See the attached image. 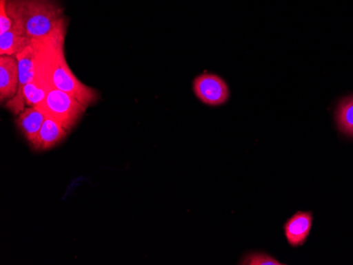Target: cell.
Wrapping results in <instances>:
<instances>
[{"mask_svg":"<svg viewBox=\"0 0 353 265\" xmlns=\"http://www.w3.org/2000/svg\"><path fill=\"white\" fill-rule=\"evenodd\" d=\"M67 25L41 41H32L43 61L46 72L53 88L67 92L88 108L99 100V93L75 76L65 56Z\"/></svg>","mask_w":353,"mask_h":265,"instance_id":"6da1fadb","label":"cell"},{"mask_svg":"<svg viewBox=\"0 0 353 265\" xmlns=\"http://www.w3.org/2000/svg\"><path fill=\"white\" fill-rule=\"evenodd\" d=\"M14 21L31 41H41L66 25L63 9L54 0H6Z\"/></svg>","mask_w":353,"mask_h":265,"instance_id":"7a4b0ae2","label":"cell"},{"mask_svg":"<svg viewBox=\"0 0 353 265\" xmlns=\"http://www.w3.org/2000/svg\"><path fill=\"white\" fill-rule=\"evenodd\" d=\"M46 114L59 120L67 131H71L86 112L87 107L67 92L51 88L41 104L37 105Z\"/></svg>","mask_w":353,"mask_h":265,"instance_id":"3957f363","label":"cell"},{"mask_svg":"<svg viewBox=\"0 0 353 265\" xmlns=\"http://www.w3.org/2000/svg\"><path fill=\"white\" fill-rule=\"evenodd\" d=\"M196 96L208 106H220L230 98V89L221 77L215 74L199 75L192 84Z\"/></svg>","mask_w":353,"mask_h":265,"instance_id":"277c9868","label":"cell"},{"mask_svg":"<svg viewBox=\"0 0 353 265\" xmlns=\"http://www.w3.org/2000/svg\"><path fill=\"white\" fill-rule=\"evenodd\" d=\"M19 63L15 56H0V100L9 102L19 92Z\"/></svg>","mask_w":353,"mask_h":265,"instance_id":"5b68a950","label":"cell"},{"mask_svg":"<svg viewBox=\"0 0 353 265\" xmlns=\"http://www.w3.org/2000/svg\"><path fill=\"white\" fill-rule=\"evenodd\" d=\"M46 116L47 114L39 106L28 107L19 114L17 126L32 146L37 141Z\"/></svg>","mask_w":353,"mask_h":265,"instance_id":"8992f818","label":"cell"},{"mask_svg":"<svg viewBox=\"0 0 353 265\" xmlns=\"http://www.w3.org/2000/svg\"><path fill=\"white\" fill-rule=\"evenodd\" d=\"M312 227V213L299 211L285 222V235L292 246H301L306 241Z\"/></svg>","mask_w":353,"mask_h":265,"instance_id":"52a82bcc","label":"cell"},{"mask_svg":"<svg viewBox=\"0 0 353 265\" xmlns=\"http://www.w3.org/2000/svg\"><path fill=\"white\" fill-rule=\"evenodd\" d=\"M68 131L61 126L59 120L47 114L45 122L41 126L34 145L35 150H48L61 143L66 138Z\"/></svg>","mask_w":353,"mask_h":265,"instance_id":"ba28073f","label":"cell"},{"mask_svg":"<svg viewBox=\"0 0 353 265\" xmlns=\"http://www.w3.org/2000/svg\"><path fill=\"white\" fill-rule=\"evenodd\" d=\"M31 41L19 25H14L12 29L0 33V55L16 56L28 47Z\"/></svg>","mask_w":353,"mask_h":265,"instance_id":"9c48e42d","label":"cell"},{"mask_svg":"<svg viewBox=\"0 0 353 265\" xmlns=\"http://www.w3.org/2000/svg\"><path fill=\"white\" fill-rule=\"evenodd\" d=\"M15 57L19 63V88L15 98L12 100H17L21 96L23 89L33 80L34 76L37 53H35L34 45H32V41Z\"/></svg>","mask_w":353,"mask_h":265,"instance_id":"30bf717a","label":"cell"},{"mask_svg":"<svg viewBox=\"0 0 353 265\" xmlns=\"http://www.w3.org/2000/svg\"><path fill=\"white\" fill-rule=\"evenodd\" d=\"M336 122L341 131L353 136V96L341 100L336 110Z\"/></svg>","mask_w":353,"mask_h":265,"instance_id":"8fae6325","label":"cell"},{"mask_svg":"<svg viewBox=\"0 0 353 265\" xmlns=\"http://www.w3.org/2000/svg\"><path fill=\"white\" fill-rule=\"evenodd\" d=\"M240 264L245 265H281L283 263L279 262L276 259L265 253H253L248 255L245 259H243Z\"/></svg>","mask_w":353,"mask_h":265,"instance_id":"7c38bea8","label":"cell"},{"mask_svg":"<svg viewBox=\"0 0 353 265\" xmlns=\"http://www.w3.org/2000/svg\"><path fill=\"white\" fill-rule=\"evenodd\" d=\"M14 27V21L7 9V1L0 0V33L6 32Z\"/></svg>","mask_w":353,"mask_h":265,"instance_id":"4fadbf2b","label":"cell"}]
</instances>
